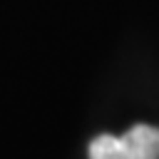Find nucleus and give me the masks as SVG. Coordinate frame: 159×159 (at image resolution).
Wrapping results in <instances>:
<instances>
[{
    "instance_id": "obj_1",
    "label": "nucleus",
    "mask_w": 159,
    "mask_h": 159,
    "mask_svg": "<svg viewBox=\"0 0 159 159\" xmlns=\"http://www.w3.org/2000/svg\"><path fill=\"white\" fill-rule=\"evenodd\" d=\"M129 159H159V127L134 124L122 134Z\"/></svg>"
},
{
    "instance_id": "obj_2",
    "label": "nucleus",
    "mask_w": 159,
    "mask_h": 159,
    "mask_svg": "<svg viewBox=\"0 0 159 159\" xmlns=\"http://www.w3.org/2000/svg\"><path fill=\"white\" fill-rule=\"evenodd\" d=\"M87 157L89 159H129V152H127V144H124L122 137L99 134L89 142Z\"/></svg>"
}]
</instances>
